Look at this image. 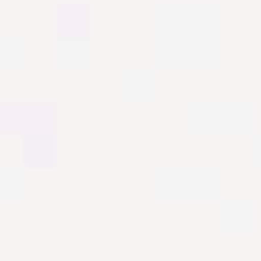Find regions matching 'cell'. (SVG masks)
<instances>
[{"label":"cell","instance_id":"277c9868","mask_svg":"<svg viewBox=\"0 0 261 261\" xmlns=\"http://www.w3.org/2000/svg\"><path fill=\"white\" fill-rule=\"evenodd\" d=\"M257 204L253 200H220V228L224 232H253Z\"/></svg>","mask_w":261,"mask_h":261},{"label":"cell","instance_id":"6da1fadb","mask_svg":"<svg viewBox=\"0 0 261 261\" xmlns=\"http://www.w3.org/2000/svg\"><path fill=\"white\" fill-rule=\"evenodd\" d=\"M159 61L208 69L220 61V8L216 4H175L159 8Z\"/></svg>","mask_w":261,"mask_h":261},{"label":"cell","instance_id":"5b68a950","mask_svg":"<svg viewBox=\"0 0 261 261\" xmlns=\"http://www.w3.org/2000/svg\"><path fill=\"white\" fill-rule=\"evenodd\" d=\"M249 151H253V163H261V130L249 135Z\"/></svg>","mask_w":261,"mask_h":261},{"label":"cell","instance_id":"7a4b0ae2","mask_svg":"<svg viewBox=\"0 0 261 261\" xmlns=\"http://www.w3.org/2000/svg\"><path fill=\"white\" fill-rule=\"evenodd\" d=\"M188 126L204 135H253L257 130V110L249 102H192L188 106Z\"/></svg>","mask_w":261,"mask_h":261},{"label":"cell","instance_id":"3957f363","mask_svg":"<svg viewBox=\"0 0 261 261\" xmlns=\"http://www.w3.org/2000/svg\"><path fill=\"white\" fill-rule=\"evenodd\" d=\"M159 192L163 196H184V200H216L220 196V171L216 167L159 171Z\"/></svg>","mask_w":261,"mask_h":261}]
</instances>
